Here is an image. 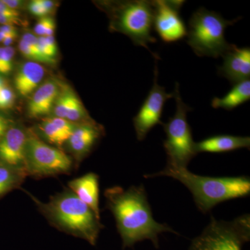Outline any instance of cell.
Returning <instances> with one entry per match:
<instances>
[{
  "label": "cell",
  "mask_w": 250,
  "mask_h": 250,
  "mask_svg": "<svg viewBox=\"0 0 250 250\" xmlns=\"http://www.w3.org/2000/svg\"><path fill=\"white\" fill-rule=\"evenodd\" d=\"M161 176L172 177L183 184L191 192L198 209L204 213H208L219 203L250 195L249 177H205L192 173L187 167L170 164L161 172L147 174L145 177Z\"/></svg>",
  "instance_id": "obj_3"
},
{
  "label": "cell",
  "mask_w": 250,
  "mask_h": 250,
  "mask_svg": "<svg viewBox=\"0 0 250 250\" xmlns=\"http://www.w3.org/2000/svg\"><path fill=\"white\" fill-rule=\"evenodd\" d=\"M27 134L19 126H11L0 140V161L16 167H24Z\"/></svg>",
  "instance_id": "obj_12"
},
{
  "label": "cell",
  "mask_w": 250,
  "mask_h": 250,
  "mask_svg": "<svg viewBox=\"0 0 250 250\" xmlns=\"http://www.w3.org/2000/svg\"><path fill=\"white\" fill-rule=\"evenodd\" d=\"M110 9H112L113 29L129 36L135 45L147 49L156 60L160 59L157 54H153L148 47V44L155 43L157 41L152 35L154 16L152 1H125Z\"/></svg>",
  "instance_id": "obj_5"
},
{
  "label": "cell",
  "mask_w": 250,
  "mask_h": 250,
  "mask_svg": "<svg viewBox=\"0 0 250 250\" xmlns=\"http://www.w3.org/2000/svg\"><path fill=\"white\" fill-rule=\"evenodd\" d=\"M45 38L46 43H47V47L50 51L51 54H52V57L55 59L57 54V45L55 38L54 36H46Z\"/></svg>",
  "instance_id": "obj_31"
},
{
  "label": "cell",
  "mask_w": 250,
  "mask_h": 250,
  "mask_svg": "<svg viewBox=\"0 0 250 250\" xmlns=\"http://www.w3.org/2000/svg\"><path fill=\"white\" fill-rule=\"evenodd\" d=\"M250 239V216L241 215L231 221L211 217L201 234L192 240L189 250H241Z\"/></svg>",
  "instance_id": "obj_7"
},
{
  "label": "cell",
  "mask_w": 250,
  "mask_h": 250,
  "mask_svg": "<svg viewBox=\"0 0 250 250\" xmlns=\"http://www.w3.org/2000/svg\"><path fill=\"white\" fill-rule=\"evenodd\" d=\"M45 76V68L39 62H23L15 77V86L20 95L27 97L40 85Z\"/></svg>",
  "instance_id": "obj_17"
},
{
  "label": "cell",
  "mask_w": 250,
  "mask_h": 250,
  "mask_svg": "<svg viewBox=\"0 0 250 250\" xmlns=\"http://www.w3.org/2000/svg\"><path fill=\"white\" fill-rule=\"evenodd\" d=\"M159 70L155 61L154 84L149 90L147 98L134 117V125L136 136L139 141L146 139L148 133L156 125L160 124L163 110L166 101L173 97V93H166V88L158 83Z\"/></svg>",
  "instance_id": "obj_9"
},
{
  "label": "cell",
  "mask_w": 250,
  "mask_h": 250,
  "mask_svg": "<svg viewBox=\"0 0 250 250\" xmlns=\"http://www.w3.org/2000/svg\"><path fill=\"white\" fill-rule=\"evenodd\" d=\"M42 5H43L44 8H45L46 11H47V14H49L52 13L54 9V3L50 0H41Z\"/></svg>",
  "instance_id": "obj_35"
},
{
  "label": "cell",
  "mask_w": 250,
  "mask_h": 250,
  "mask_svg": "<svg viewBox=\"0 0 250 250\" xmlns=\"http://www.w3.org/2000/svg\"><path fill=\"white\" fill-rule=\"evenodd\" d=\"M21 23L19 18L9 17L0 14V24L1 25H19Z\"/></svg>",
  "instance_id": "obj_29"
},
{
  "label": "cell",
  "mask_w": 250,
  "mask_h": 250,
  "mask_svg": "<svg viewBox=\"0 0 250 250\" xmlns=\"http://www.w3.org/2000/svg\"><path fill=\"white\" fill-rule=\"evenodd\" d=\"M16 95L11 88L5 86L0 88V109H9L14 106Z\"/></svg>",
  "instance_id": "obj_25"
},
{
  "label": "cell",
  "mask_w": 250,
  "mask_h": 250,
  "mask_svg": "<svg viewBox=\"0 0 250 250\" xmlns=\"http://www.w3.org/2000/svg\"><path fill=\"white\" fill-rule=\"evenodd\" d=\"M60 91V85L54 79H49L41 83L32 93L28 104L29 116L39 118L49 115L53 110Z\"/></svg>",
  "instance_id": "obj_13"
},
{
  "label": "cell",
  "mask_w": 250,
  "mask_h": 250,
  "mask_svg": "<svg viewBox=\"0 0 250 250\" xmlns=\"http://www.w3.org/2000/svg\"><path fill=\"white\" fill-rule=\"evenodd\" d=\"M11 126L9 121L2 115L0 114V140L4 136Z\"/></svg>",
  "instance_id": "obj_32"
},
{
  "label": "cell",
  "mask_w": 250,
  "mask_h": 250,
  "mask_svg": "<svg viewBox=\"0 0 250 250\" xmlns=\"http://www.w3.org/2000/svg\"><path fill=\"white\" fill-rule=\"evenodd\" d=\"M4 4L11 9L16 10L20 9L23 4V1L20 0H1Z\"/></svg>",
  "instance_id": "obj_33"
},
{
  "label": "cell",
  "mask_w": 250,
  "mask_h": 250,
  "mask_svg": "<svg viewBox=\"0 0 250 250\" xmlns=\"http://www.w3.org/2000/svg\"><path fill=\"white\" fill-rule=\"evenodd\" d=\"M14 56L15 49L14 47L11 46L4 47L1 65H0V74L7 75L11 72L13 68V61H14Z\"/></svg>",
  "instance_id": "obj_24"
},
{
  "label": "cell",
  "mask_w": 250,
  "mask_h": 250,
  "mask_svg": "<svg viewBox=\"0 0 250 250\" xmlns=\"http://www.w3.org/2000/svg\"><path fill=\"white\" fill-rule=\"evenodd\" d=\"M75 93L70 88H66L63 90H61L58 98L54 104L53 111L54 117L63 118L65 119L67 112L70 107L72 99L73 98Z\"/></svg>",
  "instance_id": "obj_21"
},
{
  "label": "cell",
  "mask_w": 250,
  "mask_h": 250,
  "mask_svg": "<svg viewBox=\"0 0 250 250\" xmlns=\"http://www.w3.org/2000/svg\"><path fill=\"white\" fill-rule=\"evenodd\" d=\"M173 96L176 101L175 113L167 123L162 124L166 134L164 147L167 156V164L187 167L192 158L197 155L195 143L192 139L191 129L187 120V113L191 111L192 108L184 103L177 82Z\"/></svg>",
  "instance_id": "obj_6"
},
{
  "label": "cell",
  "mask_w": 250,
  "mask_h": 250,
  "mask_svg": "<svg viewBox=\"0 0 250 250\" xmlns=\"http://www.w3.org/2000/svg\"><path fill=\"white\" fill-rule=\"evenodd\" d=\"M5 86L4 80H3L2 77H0V88Z\"/></svg>",
  "instance_id": "obj_39"
},
{
  "label": "cell",
  "mask_w": 250,
  "mask_h": 250,
  "mask_svg": "<svg viewBox=\"0 0 250 250\" xmlns=\"http://www.w3.org/2000/svg\"><path fill=\"white\" fill-rule=\"evenodd\" d=\"M3 52H4V47H0V65H1V59H2Z\"/></svg>",
  "instance_id": "obj_38"
},
{
  "label": "cell",
  "mask_w": 250,
  "mask_h": 250,
  "mask_svg": "<svg viewBox=\"0 0 250 250\" xmlns=\"http://www.w3.org/2000/svg\"><path fill=\"white\" fill-rule=\"evenodd\" d=\"M29 12L36 17L44 18L46 17L47 14L43 5L41 2V0H33L29 4L28 6Z\"/></svg>",
  "instance_id": "obj_27"
},
{
  "label": "cell",
  "mask_w": 250,
  "mask_h": 250,
  "mask_svg": "<svg viewBox=\"0 0 250 250\" xmlns=\"http://www.w3.org/2000/svg\"><path fill=\"white\" fill-rule=\"evenodd\" d=\"M68 188L76 195L81 201L91 208L97 216L100 218L98 174L89 172L78 178L72 179L68 183Z\"/></svg>",
  "instance_id": "obj_15"
},
{
  "label": "cell",
  "mask_w": 250,
  "mask_h": 250,
  "mask_svg": "<svg viewBox=\"0 0 250 250\" xmlns=\"http://www.w3.org/2000/svg\"><path fill=\"white\" fill-rule=\"evenodd\" d=\"M223 65L218 67L220 76L225 77L231 83L236 84L250 80V48L238 47L233 45L223 56Z\"/></svg>",
  "instance_id": "obj_11"
},
{
  "label": "cell",
  "mask_w": 250,
  "mask_h": 250,
  "mask_svg": "<svg viewBox=\"0 0 250 250\" xmlns=\"http://www.w3.org/2000/svg\"><path fill=\"white\" fill-rule=\"evenodd\" d=\"M103 134V129L100 125L85 123L76 125L73 132L67 140L69 149L77 159H82L88 154Z\"/></svg>",
  "instance_id": "obj_14"
},
{
  "label": "cell",
  "mask_w": 250,
  "mask_h": 250,
  "mask_svg": "<svg viewBox=\"0 0 250 250\" xmlns=\"http://www.w3.org/2000/svg\"><path fill=\"white\" fill-rule=\"evenodd\" d=\"M39 129L42 136L49 143L62 147L67 141V139L62 131L59 129L50 118L44 120L39 126Z\"/></svg>",
  "instance_id": "obj_20"
},
{
  "label": "cell",
  "mask_w": 250,
  "mask_h": 250,
  "mask_svg": "<svg viewBox=\"0 0 250 250\" xmlns=\"http://www.w3.org/2000/svg\"><path fill=\"white\" fill-rule=\"evenodd\" d=\"M250 100V80L237 83L223 98L215 97L211 106L214 108H223L231 111Z\"/></svg>",
  "instance_id": "obj_18"
},
{
  "label": "cell",
  "mask_w": 250,
  "mask_h": 250,
  "mask_svg": "<svg viewBox=\"0 0 250 250\" xmlns=\"http://www.w3.org/2000/svg\"><path fill=\"white\" fill-rule=\"evenodd\" d=\"M22 40L24 42H27L29 47L32 49L33 52L36 54V58H37L38 62H42V59H41L40 55L39 53V49H38V37L34 34L31 33H25L22 36Z\"/></svg>",
  "instance_id": "obj_26"
},
{
  "label": "cell",
  "mask_w": 250,
  "mask_h": 250,
  "mask_svg": "<svg viewBox=\"0 0 250 250\" xmlns=\"http://www.w3.org/2000/svg\"><path fill=\"white\" fill-rule=\"evenodd\" d=\"M85 116H86V113H85L84 107L75 94L72 99L68 111L67 112L65 120L71 123H75L83 119Z\"/></svg>",
  "instance_id": "obj_22"
},
{
  "label": "cell",
  "mask_w": 250,
  "mask_h": 250,
  "mask_svg": "<svg viewBox=\"0 0 250 250\" xmlns=\"http://www.w3.org/2000/svg\"><path fill=\"white\" fill-rule=\"evenodd\" d=\"M241 18L228 21L215 11L200 8L189 20L188 45L198 57H223L233 45L225 39V30Z\"/></svg>",
  "instance_id": "obj_4"
},
{
  "label": "cell",
  "mask_w": 250,
  "mask_h": 250,
  "mask_svg": "<svg viewBox=\"0 0 250 250\" xmlns=\"http://www.w3.org/2000/svg\"><path fill=\"white\" fill-rule=\"evenodd\" d=\"M153 27L161 40L172 43L187 36L188 29L180 16V10L185 1L154 0Z\"/></svg>",
  "instance_id": "obj_10"
},
{
  "label": "cell",
  "mask_w": 250,
  "mask_h": 250,
  "mask_svg": "<svg viewBox=\"0 0 250 250\" xmlns=\"http://www.w3.org/2000/svg\"><path fill=\"white\" fill-rule=\"evenodd\" d=\"M17 37V35L16 34H11V35H6L4 40L3 41V44L5 45V47H10L11 44L14 42L15 39Z\"/></svg>",
  "instance_id": "obj_36"
},
{
  "label": "cell",
  "mask_w": 250,
  "mask_h": 250,
  "mask_svg": "<svg viewBox=\"0 0 250 250\" xmlns=\"http://www.w3.org/2000/svg\"><path fill=\"white\" fill-rule=\"evenodd\" d=\"M6 34L0 31V42H3V41L4 40V39L5 38H6Z\"/></svg>",
  "instance_id": "obj_37"
},
{
  "label": "cell",
  "mask_w": 250,
  "mask_h": 250,
  "mask_svg": "<svg viewBox=\"0 0 250 250\" xmlns=\"http://www.w3.org/2000/svg\"><path fill=\"white\" fill-rule=\"evenodd\" d=\"M26 177L24 167H13L0 161V199L21 187Z\"/></svg>",
  "instance_id": "obj_19"
},
{
  "label": "cell",
  "mask_w": 250,
  "mask_h": 250,
  "mask_svg": "<svg viewBox=\"0 0 250 250\" xmlns=\"http://www.w3.org/2000/svg\"><path fill=\"white\" fill-rule=\"evenodd\" d=\"M0 14L9 16V17L19 18L20 14L16 10L8 7L6 4L0 0Z\"/></svg>",
  "instance_id": "obj_30"
},
{
  "label": "cell",
  "mask_w": 250,
  "mask_h": 250,
  "mask_svg": "<svg viewBox=\"0 0 250 250\" xmlns=\"http://www.w3.org/2000/svg\"><path fill=\"white\" fill-rule=\"evenodd\" d=\"M19 49L21 54L25 57L26 59H29L30 62H38L37 58H36V54L33 52L32 49L29 47L27 42L21 39L19 42Z\"/></svg>",
  "instance_id": "obj_28"
},
{
  "label": "cell",
  "mask_w": 250,
  "mask_h": 250,
  "mask_svg": "<svg viewBox=\"0 0 250 250\" xmlns=\"http://www.w3.org/2000/svg\"><path fill=\"white\" fill-rule=\"evenodd\" d=\"M56 24L54 19L49 17L41 18L34 27V32L39 37L54 36Z\"/></svg>",
  "instance_id": "obj_23"
},
{
  "label": "cell",
  "mask_w": 250,
  "mask_h": 250,
  "mask_svg": "<svg viewBox=\"0 0 250 250\" xmlns=\"http://www.w3.org/2000/svg\"><path fill=\"white\" fill-rule=\"evenodd\" d=\"M106 207L116 219L117 229L123 241V248H131L140 241L149 240L159 248V235L178 233L166 224L153 218L146 189L141 184L124 190L121 187L108 188L104 191Z\"/></svg>",
  "instance_id": "obj_1"
},
{
  "label": "cell",
  "mask_w": 250,
  "mask_h": 250,
  "mask_svg": "<svg viewBox=\"0 0 250 250\" xmlns=\"http://www.w3.org/2000/svg\"><path fill=\"white\" fill-rule=\"evenodd\" d=\"M71 159L59 148L41 141L34 134H27L24 169L27 176L49 177L71 170Z\"/></svg>",
  "instance_id": "obj_8"
},
{
  "label": "cell",
  "mask_w": 250,
  "mask_h": 250,
  "mask_svg": "<svg viewBox=\"0 0 250 250\" xmlns=\"http://www.w3.org/2000/svg\"><path fill=\"white\" fill-rule=\"evenodd\" d=\"M250 147V138L248 136L218 135L207 138L200 142L195 143L197 153H223Z\"/></svg>",
  "instance_id": "obj_16"
},
{
  "label": "cell",
  "mask_w": 250,
  "mask_h": 250,
  "mask_svg": "<svg viewBox=\"0 0 250 250\" xmlns=\"http://www.w3.org/2000/svg\"><path fill=\"white\" fill-rule=\"evenodd\" d=\"M0 31L4 33L6 35H11L16 34L17 35V29L15 26L12 25H1L0 26Z\"/></svg>",
  "instance_id": "obj_34"
},
{
  "label": "cell",
  "mask_w": 250,
  "mask_h": 250,
  "mask_svg": "<svg viewBox=\"0 0 250 250\" xmlns=\"http://www.w3.org/2000/svg\"><path fill=\"white\" fill-rule=\"evenodd\" d=\"M22 190L30 197L52 226L62 232L85 240L91 246H96L104 225L100 218L70 189L56 194L46 202L41 201L31 192Z\"/></svg>",
  "instance_id": "obj_2"
}]
</instances>
